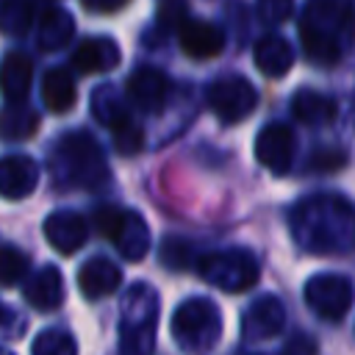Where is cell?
<instances>
[{"mask_svg": "<svg viewBox=\"0 0 355 355\" xmlns=\"http://www.w3.org/2000/svg\"><path fill=\"white\" fill-rule=\"evenodd\" d=\"M72 64H75L78 72H86V75L108 72L119 64V44L108 36L83 39L72 53Z\"/></svg>", "mask_w": 355, "mask_h": 355, "instance_id": "obj_16", "label": "cell"}, {"mask_svg": "<svg viewBox=\"0 0 355 355\" xmlns=\"http://www.w3.org/2000/svg\"><path fill=\"white\" fill-rule=\"evenodd\" d=\"M25 300L36 311H55L61 305V300H64L61 272L55 266H44L33 277H28V283H25Z\"/></svg>", "mask_w": 355, "mask_h": 355, "instance_id": "obj_19", "label": "cell"}, {"mask_svg": "<svg viewBox=\"0 0 355 355\" xmlns=\"http://www.w3.org/2000/svg\"><path fill=\"white\" fill-rule=\"evenodd\" d=\"M222 333L219 308L205 297H189L172 313V336L189 352H205Z\"/></svg>", "mask_w": 355, "mask_h": 355, "instance_id": "obj_5", "label": "cell"}, {"mask_svg": "<svg viewBox=\"0 0 355 355\" xmlns=\"http://www.w3.org/2000/svg\"><path fill=\"white\" fill-rule=\"evenodd\" d=\"M280 355H316V338L308 333H297L286 341Z\"/></svg>", "mask_w": 355, "mask_h": 355, "instance_id": "obj_35", "label": "cell"}, {"mask_svg": "<svg viewBox=\"0 0 355 355\" xmlns=\"http://www.w3.org/2000/svg\"><path fill=\"white\" fill-rule=\"evenodd\" d=\"M158 25L164 31H172L189 19V0H158Z\"/></svg>", "mask_w": 355, "mask_h": 355, "instance_id": "obj_32", "label": "cell"}, {"mask_svg": "<svg viewBox=\"0 0 355 355\" xmlns=\"http://www.w3.org/2000/svg\"><path fill=\"white\" fill-rule=\"evenodd\" d=\"M31 80H33L31 55H25L19 50L6 53V58L0 64V94L6 97V103H25V97L31 92Z\"/></svg>", "mask_w": 355, "mask_h": 355, "instance_id": "obj_17", "label": "cell"}, {"mask_svg": "<svg viewBox=\"0 0 355 355\" xmlns=\"http://www.w3.org/2000/svg\"><path fill=\"white\" fill-rule=\"evenodd\" d=\"M125 214L128 211L119 208V205H97L94 208V227H97V233L105 241L114 244V239H116V233H119V227L125 222Z\"/></svg>", "mask_w": 355, "mask_h": 355, "instance_id": "obj_31", "label": "cell"}, {"mask_svg": "<svg viewBox=\"0 0 355 355\" xmlns=\"http://www.w3.org/2000/svg\"><path fill=\"white\" fill-rule=\"evenodd\" d=\"M305 302L316 316H322L327 322H338L347 316V311L352 305V283L336 272L313 275L305 283Z\"/></svg>", "mask_w": 355, "mask_h": 355, "instance_id": "obj_8", "label": "cell"}, {"mask_svg": "<svg viewBox=\"0 0 355 355\" xmlns=\"http://www.w3.org/2000/svg\"><path fill=\"white\" fill-rule=\"evenodd\" d=\"M291 230L311 252H338L355 244V208L341 197H311L294 205Z\"/></svg>", "mask_w": 355, "mask_h": 355, "instance_id": "obj_2", "label": "cell"}, {"mask_svg": "<svg viewBox=\"0 0 355 355\" xmlns=\"http://www.w3.org/2000/svg\"><path fill=\"white\" fill-rule=\"evenodd\" d=\"M208 105L225 125H233V122H241L244 116H250L255 111L258 92L247 78L225 75L208 86Z\"/></svg>", "mask_w": 355, "mask_h": 355, "instance_id": "obj_7", "label": "cell"}, {"mask_svg": "<svg viewBox=\"0 0 355 355\" xmlns=\"http://www.w3.org/2000/svg\"><path fill=\"white\" fill-rule=\"evenodd\" d=\"M291 114H294V119H300L302 125L316 128V125L333 122L336 114H338V108H336V103H333L327 94L313 92V89H300V92L291 97Z\"/></svg>", "mask_w": 355, "mask_h": 355, "instance_id": "obj_20", "label": "cell"}, {"mask_svg": "<svg viewBox=\"0 0 355 355\" xmlns=\"http://www.w3.org/2000/svg\"><path fill=\"white\" fill-rule=\"evenodd\" d=\"M39 130V114L28 103H6L0 111V139L19 141Z\"/></svg>", "mask_w": 355, "mask_h": 355, "instance_id": "obj_24", "label": "cell"}, {"mask_svg": "<svg viewBox=\"0 0 355 355\" xmlns=\"http://www.w3.org/2000/svg\"><path fill=\"white\" fill-rule=\"evenodd\" d=\"M158 327V294L139 283L128 291L119 324V355H150Z\"/></svg>", "mask_w": 355, "mask_h": 355, "instance_id": "obj_4", "label": "cell"}, {"mask_svg": "<svg viewBox=\"0 0 355 355\" xmlns=\"http://www.w3.org/2000/svg\"><path fill=\"white\" fill-rule=\"evenodd\" d=\"M178 42L180 50L194 58V61H205L222 53L225 47V33L219 25L208 22V19H186L178 31Z\"/></svg>", "mask_w": 355, "mask_h": 355, "instance_id": "obj_12", "label": "cell"}, {"mask_svg": "<svg viewBox=\"0 0 355 355\" xmlns=\"http://www.w3.org/2000/svg\"><path fill=\"white\" fill-rule=\"evenodd\" d=\"M44 236L55 252L72 255L86 244L89 227H86V219L75 211H53L44 219Z\"/></svg>", "mask_w": 355, "mask_h": 355, "instance_id": "obj_13", "label": "cell"}, {"mask_svg": "<svg viewBox=\"0 0 355 355\" xmlns=\"http://www.w3.org/2000/svg\"><path fill=\"white\" fill-rule=\"evenodd\" d=\"M197 272L202 275L205 283H211L227 294L247 291L258 283V261L250 250H241V247L216 250V252L202 255L197 261Z\"/></svg>", "mask_w": 355, "mask_h": 355, "instance_id": "obj_6", "label": "cell"}, {"mask_svg": "<svg viewBox=\"0 0 355 355\" xmlns=\"http://www.w3.org/2000/svg\"><path fill=\"white\" fill-rule=\"evenodd\" d=\"M33 25V0H0V31L22 36Z\"/></svg>", "mask_w": 355, "mask_h": 355, "instance_id": "obj_26", "label": "cell"}, {"mask_svg": "<svg viewBox=\"0 0 355 355\" xmlns=\"http://www.w3.org/2000/svg\"><path fill=\"white\" fill-rule=\"evenodd\" d=\"M50 172L58 186L100 191L108 183V164L97 139L86 130H72L58 139L50 161Z\"/></svg>", "mask_w": 355, "mask_h": 355, "instance_id": "obj_3", "label": "cell"}, {"mask_svg": "<svg viewBox=\"0 0 355 355\" xmlns=\"http://www.w3.org/2000/svg\"><path fill=\"white\" fill-rule=\"evenodd\" d=\"M33 355H78L75 338L64 330H44L33 341Z\"/></svg>", "mask_w": 355, "mask_h": 355, "instance_id": "obj_28", "label": "cell"}, {"mask_svg": "<svg viewBox=\"0 0 355 355\" xmlns=\"http://www.w3.org/2000/svg\"><path fill=\"white\" fill-rule=\"evenodd\" d=\"M0 319H3V305H0Z\"/></svg>", "mask_w": 355, "mask_h": 355, "instance_id": "obj_38", "label": "cell"}, {"mask_svg": "<svg viewBox=\"0 0 355 355\" xmlns=\"http://www.w3.org/2000/svg\"><path fill=\"white\" fill-rule=\"evenodd\" d=\"M28 255L11 244H0V286H14L28 272Z\"/></svg>", "mask_w": 355, "mask_h": 355, "instance_id": "obj_27", "label": "cell"}, {"mask_svg": "<svg viewBox=\"0 0 355 355\" xmlns=\"http://www.w3.org/2000/svg\"><path fill=\"white\" fill-rule=\"evenodd\" d=\"M119 280H122L119 266L105 255H94L78 269V288L86 300L108 297L111 291H116Z\"/></svg>", "mask_w": 355, "mask_h": 355, "instance_id": "obj_15", "label": "cell"}, {"mask_svg": "<svg viewBox=\"0 0 355 355\" xmlns=\"http://www.w3.org/2000/svg\"><path fill=\"white\" fill-rule=\"evenodd\" d=\"M92 111H94V119L103 128H108V130H116L119 125H125L128 119H133L128 114V105L119 100V94L111 86L94 89V94H92Z\"/></svg>", "mask_w": 355, "mask_h": 355, "instance_id": "obj_25", "label": "cell"}, {"mask_svg": "<svg viewBox=\"0 0 355 355\" xmlns=\"http://www.w3.org/2000/svg\"><path fill=\"white\" fill-rule=\"evenodd\" d=\"M355 39V6L349 0H308L300 19V42L311 64L333 67Z\"/></svg>", "mask_w": 355, "mask_h": 355, "instance_id": "obj_1", "label": "cell"}, {"mask_svg": "<svg viewBox=\"0 0 355 355\" xmlns=\"http://www.w3.org/2000/svg\"><path fill=\"white\" fill-rule=\"evenodd\" d=\"M0 355H11V352H6V349H0Z\"/></svg>", "mask_w": 355, "mask_h": 355, "instance_id": "obj_37", "label": "cell"}, {"mask_svg": "<svg viewBox=\"0 0 355 355\" xmlns=\"http://www.w3.org/2000/svg\"><path fill=\"white\" fill-rule=\"evenodd\" d=\"M111 136H114V150L119 155H136L144 147V130L133 119H128L125 125H119L116 130H111Z\"/></svg>", "mask_w": 355, "mask_h": 355, "instance_id": "obj_30", "label": "cell"}, {"mask_svg": "<svg viewBox=\"0 0 355 355\" xmlns=\"http://www.w3.org/2000/svg\"><path fill=\"white\" fill-rule=\"evenodd\" d=\"M255 8H258V17L266 25H280V22H286L291 17L294 0H258Z\"/></svg>", "mask_w": 355, "mask_h": 355, "instance_id": "obj_34", "label": "cell"}, {"mask_svg": "<svg viewBox=\"0 0 355 355\" xmlns=\"http://www.w3.org/2000/svg\"><path fill=\"white\" fill-rule=\"evenodd\" d=\"M114 247L122 258L128 261H141L150 250V230H147V222L141 219V214L136 211H128L125 214V222L114 239Z\"/></svg>", "mask_w": 355, "mask_h": 355, "instance_id": "obj_23", "label": "cell"}, {"mask_svg": "<svg viewBox=\"0 0 355 355\" xmlns=\"http://www.w3.org/2000/svg\"><path fill=\"white\" fill-rule=\"evenodd\" d=\"M128 100L147 114H155L166 105L169 97V78L155 67H139L128 78Z\"/></svg>", "mask_w": 355, "mask_h": 355, "instance_id": "obj_10", "label": "cell"}, {"mask_svg": "<svg viewBox=\"0 0 355 355\" xmlns=\"http://www.w3.org/2000/svg\"><path fill=\"white\" fill-rule=\"evenodd\" d=\"M75 97H78V86H75V78L61 69V67H53L44 72V80H42V100H44V108L53 111V114H67L72 105H75Z\"/></svg>", "mask_w": 355, "mask_h": 355, "instance_id": "obj_21", "label": "cell"}, {"mask_svg": "<svg viewBox=\"0 0 355 355\" xmlns=\"http://www.w3.org/2000/svg\"><path fill=\"white\" fill-rule=\"evenodd\" d=\"M89 11H97V14H108V11H116L122 8L128 0H80Z\"/></svg>", "mask_w": 355, "mask_h": 355, "instance_id": "obj_36", "label": "cell"}, {"mask_svg": "<svg viewBox=\"0 0 355 355\" xmlns=\"http://www.w3.org/2000/svg\"><path fill=\"white\" fill-rule=\"evenodd\" d=\"M255 158L275 175H286L294 161V130L286 122H269L255 136Z\"/></svg>", "mask_w": 355, "mask_h": 355, "instance_id": "obj_9", "label": "cell"}, {"mask_svg": "<svg viewBox=\"0 0 355 355\" xmlns=\"http://www.w3.org/2000/svg\"><path fill=\"white\" fill-rule=\"evenodd\" d=\"M39 183V166L31 155H3L0 158V197L6 200H22L28 197Z\"/></svg>", "mask_w": 355, "mask_h": 355, "instance_id": "obj_14", "label": "cell"}, {"mask_svg": "<svg viewBox=\"0 0 355 355\" xmlns=\"http://www.w3.org/2000/svg\"><path fill=\"white\" fill-rule=\"evenodd\" d=\"M75 33V19L69 17V11L58 8V6H47L39 17V47L53 53L61 50Z\"/></svg>", "mask_w": 355, "mask_h": 355, "instance_id": "obj_22", "label": "cell"}, {"mask_svg": "<svg viewBox=\"0 0 355 355\" xmlns=\"http://www.w3.org/2000/svg\"><path fill=\"white\" fill-rule=\"evenodd\" d=\"M347 164V153L338 150V147H322L316 150L311 158H308V166L311 172H336Z\"/></svg>", "mask_w": 355, "mask_h": 355, "instance_id": "obj_33", "label": "cell"}, {"mask_svg": "<svg viewBox=\"0 0 355 355\" xmlns=\"http://www.w3.org/2000/svg\"><path fill=\"white\" fill-rule=\"evenodd\" d=\"M255 67L266 78H283L294 67V47L280 33H263L255 42Z\"/></svg>", "mask_w": 355, "mask_h": 355, "instance_id": "obj_18", "label": "cell"}, {"mask_svg": "<svg viewBox=\"0 0 355 355\" xmlns=\"http://www.w3.org/2000/svg\"><path fill=\"white\" fill-rule=\"evenodd\" d=\"M158 255H161V263H164L166 269H172V272H183V269L191 266V255H194V252H191V247H189L183 239L169 236V239L161 241Z\"/></svg>", "mask_w": 355, "mask_h": 355, "instance_id": "obj_29", "label": "cell"}, {"mask_svg": "<svg viewBox=\"0 0 355 355\" xmlns=\"http://www.w3.org/2000/svg\"><path fill=\"white\" fill-rule=\"evenodd\" d=\"M286 324V308L277 297L266 294V297H258L244 319H241V336L247 341H266V338H275Z\"/></svg>", "mask_w": 355, "mask_h": 355, "instance_id": "obj_11", "label": "cell"}]
</instances>
